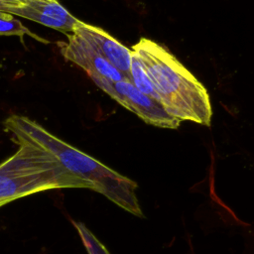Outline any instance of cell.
I'll list each match as a JSON object with an SVG mask.
<instances>
[{
	"instance_id": "cell-1",
	"label": "cell",
	"mask_w": 254,
	"mask_h": 254,
	"mask_svg": "<svg viewBox=\"0 0 254 254\" xmlns=\"http://www.w3.org/2000/svg\"><path fill=\"white\" fill-rule=\"evenodd\" d=\"M3 126L12 137L34 143L52 153L76 177L86 181L95 190L112 202L139 217H144L136 195L138 185L93 157L58 138L38 122L23 115H10Z\"/></svg>"
},
{
	"instance_id": "cell-2",
	"label": "cell",
	"mask_w": 254,
	"mask_h": 254,
	"mask_svg": "<svg viewBox=\"0 0 254 254\" xmlns=\"http://www.w3.org/2000/svg\"><path fill=\"white\" fill-rule=\"evenodd\" d=\"M131 51L145 69L159 101L172 116L210 125L212 108L207 90L176 57L147 38H141Z\"/></svg>"
},
{
	"instance_id": "cell-3",
	"label": "cell",
	"mask_w": 254,
	"mask_h": 254,
	"mask_svg": "<svg viewBox=\"0 0 254 254\" xmlns=\"http://www.w3.org/2000/svg\"><path fill=\"white\" fill-rule=\"evenodd\" d=\"M19 147L0 164V205L17 198L56 189H90L48 150L27 140L11 137Z\"/></svg>"
},
{
	"instance_id": "cell-4",
	"label": "cell",
	"mask_w": 254,
	"mask_h": 254,
	"mask_svg": "<svg viewBox=\"0 0 254 254\" xmlns=\"http://www.w3.org/2000/svg\"><path fill=\"white\" fill-rule=\"evenodd\" d=\"M93 82L126 109L145 123L169 129H177L181 120L172 116L157 99L140 91L129 80L112 81L102 77H90Z\"/></svg>"
},
{
	"instance_id": "cell-5",
	"label": "cell",
	"mask_w": 254,
	"mask_h": 254,
	"mask_svg": "<svg viewBox=\"0 0 254 254\" xmlns=\"http://www.w3.org/2000/svg\"><path fill=\"white\" fill-rule=\"evenodd\" d=\"M66 42L59 43L62 55L66 61L84 69L89 77H102L112 81L128 80L78 35L71 33L66 34Z\"/></svg>"
},
{
	"instance_id": "cell-6",
	"label": "cell",
	"mask_w": 254,
	"mask_h": 254,
	"mask_svg": "<svg viewBox=\"0 0 254 254\" xmlns=\"http://www.w3.org/2000/svg\"><path fill=\"white\" fill-rule=\"evenodd\" d=\"M73 33L89 44L104 60L111 64L116 69L131 80L132 51L117 41L113 36L103 29L77 21L73 28Z\"/></svg>"
},
{
	"instance_id": "cell-7",
	"label": "cell",
	"mask_w": 254,
	"mask_h": 254,
	"mask_svg": "<svg viewBox=\"0 0 254 254\" xmlns=\"http://www.w3.org/2000/svg\"><path fill=\"white\" fill-rule=\"evenodd\" d=\"M5 12L37 22L64 34L73 33L78 19L72 16L58 0H25Z\"/></svg>"
},
{
	"instance_id": "cell-8",
	"label": "cell",
	"mask_w": 254,
	"mask_h": 254,
	"mask_svg": "<svg viewBox=\"0 0 254 254\" xmlns=\"http://www.w3.org/2000/svg\"><path fill=\"white\" fill-rule=\"evenodd\" d=\"M25 35L37 39L43 43H49L45 39H42L32 33L22 22L14 17V15L0 11V36H17L23 38Z\"/></svg>"
},
{
	"instance_id": "cell-9",
	"label": "cell",
	"mask_w": 254,
	"mask_h": 254,
	"mask_svg": "<svg viewBox=\"0 0 254 254\" xmlns=\"http://www.w3.org/2000/svg\"><path fill=\"white\" fill-rule=\"evenodd\" d=\"M131 80L133 84L143 93L157 99L159 101V97L149 79L145 69L143 68L141 63L138 58L132 52V62H131Z\"/></svg>"
},
{
	"instance_id": "cell-10",
	"label": "cell",
	"mask_w": 254,
	"mask_h": 254,
	"mask_svg": "<svg viewBox=\"0 0 254 254\" xmlns=\"http://www.w3.org/2000/svg\"><path fill=\"white\" fill-rule=\"evenodd\" d=\"M74 226L88 254H110L106 247L83 223L77 222L74 223Z\"/></svg>"
},
{
	"instance_id": "cell-11",
	"label": "cell",
	"mask_w": 254,
	"mask_h": 254,
	"mask_svg": "<svg viewBox=\"0 0 254 254\" xmlns=\"http://www.w3.org/2000/svg\"><path fill=\"white\" fill-rule=\"evenodd\" d=\"M22 2H18L15 0H0V11H6L11 7L19 6Z\"/></svg>"
},
{
	"instance_id": "cell-12",
	"label": "cell",
	"mask_w": 254,
	"mask_h": 254,
	"mask_svg": "<svg viewBox=\"0 0 254 254\" xmlns=\"http://www.w3.org/2000/svg\"><path fill=\"white\" fill-rule=\"evenodd\" d=\"M0 206H2V205H0Z\"/></svg>"
}]
</instances>
